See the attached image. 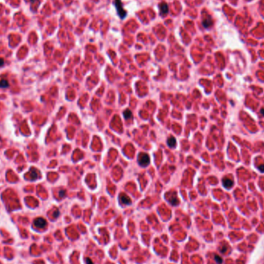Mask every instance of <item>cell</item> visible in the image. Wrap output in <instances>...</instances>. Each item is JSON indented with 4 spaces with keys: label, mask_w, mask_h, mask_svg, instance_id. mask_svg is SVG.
Segmentation results:
<instances>
[{
    "label": "cell",
    "mask_w": 264,
    "mask_h": 264,
    "mask_svg": "<svg viewBox=\"0 0 264 264\" xmlns=\"http://www.w3.org/2000/svg\"><path fill=\"white\" fill-rule=\"evenodd\" d=\"M124 118H125V119L128 120V119H130V118H131V117H132V113L131 112V111H130V110H126V111H125L124 112Z\"/></svg>",
    "instance_id": "obj_11"
},
{
    "label": "cell",
    "mask_w": 264,
    "mask_h": 264,
    "mask_svg": "<svg viewBox=\"0 0 264 264\" xmlns=\"http://www.w3.org/2000/svg\"><path fill=\"white\" fill-rule=\"evenodd\" d=\"M138 163L139 165L142 167H146L149 165L150 163V158L148 154H147L145 153H141L139 154V157H138Z\"/></svg>",
    "instance_id": "obj_2"
},
{
    "label": "cell",
    "mask_w": 264,
    "mask_h": 264,
    "mask_svg": "<svg viewBox=\"0 0 264 264\" xmlns=\"http://www.w3.org/2000/svg\"><path fill=\"white\" fill-rule=\"evenodd\" d=\"M9 87V82H8L7 80H0V87L1 88H6Z\"/></svg>",
    "instance_id": "obj_10"
},
{
    "label": "cell",
    "mask_w": 264,
    "mask_h": 264,
    "mask_svg": "<svg viewBox=\"0 0 264 264\" xmlns=\"http://www.w3.org/2000/svg\"><path fill=\"white\" fill-rule=\"evenodd\" d=\"M159 8H160V11L161 13L163 14H167L168 13V7L167 4L165 2H161L160 4V6H159Z\"/></svg>",
    "instance_id": "obj_6"
},
{
    "label": "cell",
    "mask_w": 264,
    "mask_h": 264,
    "mask_svg": "<svg viewBox=\"0 0 264 264\" xmlns=\"http://www.w3.org/2000/svg\"><path fill=\"white\" fill-rule=\"evenodd\" d=\"M212 24V19L210 18L205 19L203 20V22H202V25L205 28H208L209 26H211Z\"/></svg>",
    "instance_id": "obj_9"
},
{
    "label": "cell",
    "mask_w": 264,
    "mask_h": 264,
    "mask_svg": "<svg viewBox=\"0 0 264 264\" xmlns=\"http://www.w3.org/2000/svg\"><path fill=\"white\" fill-rule=\"evenodd\" d=\"M30 175H32V179H36V178H37V173H36V171L34 168H32V169L31 170Z\"/></svg>",
    "instance_id": "obj_13"
},
{
    "label": "cell",
    "mask_w": 264,
    "mask_h": 264,
    "mask_svg": "<svg viewBox=\"0 0 264 264\" xmlns=\"http://www.w3.org/2000/svg\"><path fill=\"white\" fill-rule=\"evenodd\" d=\"M223 184L225 188H230L233 185V182L229 178H225L223 180Z\"/></svg>",
    "instance_id": "obj_5"
},
{
    "label": "cell",
    "mask_w": 264,
    "mask_h": 264,
    "mask_svg": "<svg viewBox=\"0 0 264 264\" xmlns=\"http://www.w3.org/2000/svg\"><path fill=\"white\" fill-rule=\"evenodd\" d=\"M86 263H87V264H94V263L91 260V259L88 258V257L86 258Z\"/></svg>",
    "instance_id": "obj_14"
},
{
    "label": "cell",
    "mask_w": 264,
    "mask_h": 264,
    "mask_svg": "<svg viewBox=\"0 0 264 264\" xmlns=\"http://www.w3.org/2000/svg\"><path fill=\"white\" fill-rule=\"evenodd\" d=\"M168 145L170 148H175L176 145V141L173 137H171L170 138H168L167 141Z\"/></svg>",
    "instance_id": "obj_8"
},
{
    "label": "cell",
    "mask_w": 264,
    "mask_h": 264,
    "mask_svg": "<svg viewBox=\"0 0 264 264\" xmlns=\"http://www.w3.org/2000/svg\"><path fill=\"white\" fill-rule=\"evenodd\" d=\"M259 169L262 172H264V165H259Z\"/></svg>",
    "instance_id": "obj_16"
},
{
    "label": "cell",
    "mask_w": 264,
    "mask_h": 264,
    "mask_svg": "<svg viewBox=\"0 0 264 264\" xmlns=\"http://www.w3.org/2000/svg\"><path fill=\"white\" fill-rule=\"evenodd\" d=\"M47 221L43 218H37L34 220V225L39 229H43L47 226Z\"/></svg>",
    "instance_id": "obj_3"
},
{
    "label": "cell",
    "mask_w": 264,
    "mask_h": 264,
    "mask_svg": "<svg viewBox=\"0 0 264 264\" xmlns=\"http://www.w3.org/2000/svg\"><path fill=\"white\" fill-rule=\"evenodd\" d=\"M65 193H66V192H65L64 190H61V191L60 192V197H64V196L65 195Z\"/></svg>",
    "instance_id": "obj_15"
},
{
    "label": "cell",
    "mask_w": 264,
    "mask_h": 264,
    "mask_svg": "<svg viewBox=\"0 0 264 264\" xmlns=\"http://www.w3.org/2000/svg\"><path fill=\"white\" fill-rule=\"evenodd\" d=\"M214 258H215L216 262L218 264H222V263H223V259H222V257H220L219 255H215Z\"/></svg>",
    "instance_id": "obj_12"
},
{
    "label": "cell",
    "mask_w": 264,
    "mask_h": 264,
    "mask_svg": "<svg viewBox=\"0 0 264 264\" xmlns=\"http://www.w3.org/2000/svg\"><path fill=\"white\" fill-rule=\"evenodd\" d=\"M261 113H262V114L264 116V109H262V110H261Z\"/></svg>",
    "instance_id": "obj_19"
},
{
    "label": "cell",
    "mask_w": 264,
    "mask_h": 264,
    "mask_svg": "<svg viewBox=\"0 0 264 264\" xmlns=\"http://www.w3.org/2000/svg\"><path fill=\"white\" fill-rule=\"evenodd\" d=\"M3 64H4L3 60H2V58H0V66H2V65H3Z\"/></svg>",
    "instance_id": "obj_18"
},
{
    "label": "cell",
    "mask_w": 264,
    "mask_h": 264,
    "mask_svg": "<svg viewBox=\"0 0 264 264\" xmlns=\"http://www.w3.org/2000/svg\"><path fill=\"white\" fill-rule=\"evenodd\" d=\"M120 200L122 204H124V205H130L131 203V199L129 198V197L125 195V194H121L120 195Z\"/></svg>",
    "instance_id": "obj_4"
},
{
    "label": "cell",
    "mask_w": 264,
    "mask_h": 264,
    "mask_svg": "<svg viewBox=\"0 0 264 264\" xmlns=\"http://www.w3.org/2000/svg\"><path fill=\"white\" fill-rule=\"evenodd\" d=\"M168 201L171 202V204L173 205H176L178 204V199L177 196H176V195L175 193L172 195H171V196L169 197Z\"/></svg>",
    "instance_id": "obj_7"
},
{
    "label": "cell",
    "mask_w": 264,
    "mask_h": 264,
    "mask_svg": "<svg viewBox=\"0 0 264 264\" xmlns=\"http://www.w3.org/2000/svg\"><path fill=\"white\" fill-rule=\"evenodd\" d=\"M114 6L117 9V13H118L119 16L121 19H124V16L127 15V12L123 8V4L121 2V0H114Z\"/></svg>",
    "instance_id": "obj_1"
},
{
    "label": "cell",
    "mask_w": 264,
    "mask_h": 264,
    "mask_svg": "<svg viewBox=\"0 0 264 264\" xmlns=\"http://www.w3.org/2000/svg\"><path fill=\"white\" fill-rule=\"evenodd\" d=\"M59 214H60V212H59V211H58V210H56V213H54V217H55V218L58 217Z\"/></svg>",
    "instance_id": "obj_17"
}]
</instances>
